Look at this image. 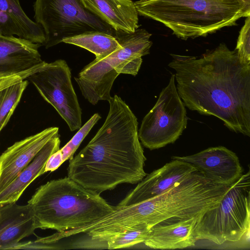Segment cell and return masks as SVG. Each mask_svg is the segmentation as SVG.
Segmentation results:
<instances>
[{"mask_svg":"<svg viewBox=\"0 0 250 250\" xmlns=\"http://www.w3.org/2000/svg\"><path fill=\"white\" fill-rule=\"evenodd\" d=\"M84 7L118 32L138 28L139 14L131 0H80Z\"/></svg>","mask_w":250,"mask_h":250,"instance_id":"cell-16","label":"cell"},{"mask_svg":"<svg viewBox=\"0 0 250 250\" xmlns=\"http://www.w3.org/2000/svg\"><path fill=\"white\" fill-rule=\"evenodd\" d=\"M60 143L58 133L43 146L29 165L0 193V207L16 203L28 186L44 173V168L48 158L60 149Z\"/></svg>","mask_w":250,"mask_h":250,"instance_id":"cell-18","label":"cell"},{"mask_svg":"<svg viewBox=\"0 0 250 250\" xmlns=\"http://www.w3.org/2000/svg\"><path fill=\"white\" fill-rule=\"evenodd\" d=\"M36 229L33 214L28 204L14 203L0 207V250H13Z\"/></svg>","mask_w":250,"mask_h":250,"instance_id":"cell-15","label":"cell"},{"mask_svg":"<svg viewBox=\"0 0 250 250\" xmlns=\"http://www.w3.org/2000/svg\"><path fill=\"white\" fill-rule=\"evenodd\" d=\"M172 74L167 85L160 93L152 108L143 118L138 137L141 144L150 150L174 143L186 128L188 118Z\"/></svg>","mask_w":250,"mask_h":250,"instance_id":"cell-8","label":"cell"},{"mask_svg":"<svg viewBox=\"0 0 250 250\" xmlns=\"http://www.w3.org/2000/svg\"><path fill=\"white\" fill-rule=\"evenodd\" d=\"M235 49L241 63L250 64V16L246 17L240 31Z\"/></svg>","mask_w":250,"mask_h":250,"instance_id":"cell-23","label":"cell"},{"mask_svg":"<svg viewBox=\"0 0 250 250\" xmlns=\"http://www.w3.org/2000/svg\"><path fill=\"white\" fill-rule=\"evenodd\" d=\"M139 15L164 24L183 40L206 36L245 17L237 0H139Z\"/></svg>","mask_w":250,"mask_h":250,"instance_id":"cell-4","label":"cell"},{"mask_svg":"<svg viewBox=\"0 0 250 250\" xmlns=\"http://www.w3.org/2000/svg\"><path fill=\"white\" fill-rule=\"evenodd\" d=\"M150 228L145 223L136 228L110 238L106 241L107 249L126 248L144 243L149 232Z\"/></svg>","mask_w":250,"mask_h":250,"instance_id":"cell-21","label":"cell"},{"mask_svg":"<svg viewBox=\"0 0 250 250\" xmlns=\"http://www.w3.org/2000/svg\"><path fill=\"white\" fill-rule=\"evenodd\" d=\"M41 45L0 34V77L20 76L27 79L45 63L39 51Z\"/></svg>","mask_w":250,"mask_h":250,"instance_id":"cell-11","label":"cell"},{"mask_svg":"<svg viewBox=\"0 0 250 250\" xmlns=\"http://www.w3.org/2000/svg\"><path fill=\"white\" fill-rule=\"evenodd\" d=\"M27 204L36 229L61 232L92 223L115 211L100 193L84 188L68 177L41 186Z\"/></svg>","mask_w":250,"mask_h":250,"instance_id":"cell-3","label":"cell"},{"mask_svg":"<svg viewBox=\"0 0 250 250\" xmlns=\"http://www.w3.org/2000/svg\"><path fill=\"white\" fill-rule=\"evenodd\" d=\"M250 174L249 170L235 181L215 207L197 220L196 240H208L217 245L237 242L250 234Z\"/></svg>","mask_w":250,"mask_h":250,"instance_id":"cell-6","label":"cell"},{"mask_svg":"<svg viewBox=\"0 0 250 250\" xmlns=\"http://www.w3.org/2000/svg\"><path fill=\"white\" fill-rule=\"evenodd\" d=\"M28 83L23 80L0 91V132L13 115Z\"/></svg>","mask_w":250,"mask_h":250,"instance_id":"cell-20","label":"cell"},{"mask_svg":"<svg viewBox=\"0 0 250 250\" xmlns=\"http://www.w3.org/2000/svg\"><path fill=\"white\" fill-rule=\"evenodd\" d=\"M34 19L42 27L46 48L62 42L66 38L92 31L115 36L116 31L90 12L80 0H36Z\"/></svg>","mask_w":250,"mask_h":250,"instance_id":"cell-7","label":"cell"},{"mask_svg":"<svg viewBox=\"0 0 250 250\" xmlns=\"http://www.w3.org/2000/svg\"><path fill=\"white\" fill-rule=\"evenodd\" d=\"M243 10L245 17L250 16V0H237Z\"/></svg>","mask_w":250,"mask_h":250,"instance_id":"cell-26","label":"cell"},{"mask_svg":"<svg viewBox=\"0 0 250 250\" xmlns=\"http://www.w3.org/2000/svg\"><path fill=\"white\" fill-rule=\"evenodd\" d=\"M63 163L62 154L59 149L48 158L44 168V173L55 171Z\"/></svg>","mask_w":250,"mask_h":250,"instance_id":"cell-24","label":"cell"},{"mask_svg":"<svg viewBox=\"0 0 250 250\" xmlns=\"http://www.w3.org/2000/svg\"><path fill=\"white\" fill-rule=\"evenodd\" d=\"M0 34L16 35L43 45L45 42L42 27L27 17L19 0H0Z\"/></svg>","mask_w":250,"mask_h":250,"instance_id":"cell-17","label":"cell"},{"mask_svg":"<svg viewBox=\"0 0 250 250\" xmlns=\"http://www.w3.org/2000/svg\"><path fill=\"white\" fill-rule=\"evenodd\" d=\"M59 133L50 127L15 142L0 155V193L29 165L43 146Z\"/></svg>","mask_w":250,"mask_h":250,"instance_id":"cell-12","label":"cell"},{"mask_svg":"<svg viewBox=\"0 0 250 250\" xmlns=\"http://www.w3.org/2000/svg\"><path fill=\"white\" fill-rule=\"evenodd\" d=\"M197 170L196 167L189 163L172 159L160 168L146 174L118 206L134 204L157 196L177 182Z\"/></svg>","mask_w":250,"mask_h":250,"instance_id":"cell-13","label":"cell"},{"mask_svg":"<svg viewBox=\"0 0 250 250\" xmlns=\"http://www.w3.org/2000/svg\"><path fill=\"white\" fill-rule=\"evenodd\" d=\"M24 80V77L20 76L0 77V91Z\"/></svg>","mask_w":250,"mask_h":250,"instance_id":"cell-25","label":"cell"},{"mask_svg":"<svg viewBox=\"0 0 250 250\" xmlns=\"http://www.w3.org/2000/svg\"><path fill=\"white\" fill-rule=\"evenodd\" d=\"M62 42L83 48L102 60L121 48L116 38L102 31H92L64 39Z\"/></svg>","mask_w":250,"mask_h":250,"instance_id":"cell-19","label":"cell"},{"mask_svg":"<svg viewBox=\"0 0 250 250\" xmlns=\"http://www.w3.org/2000/svg\"><path fill=\"white\" fill-rule=\"evenodd\" d=\"M196 217H172L154 225L144 243L153 249H182L194 246Z\"/></svg>","mask_w":250,"mask_h":250,"instance_id":"cell-14","label":"cell"},{"mask_svg":"<svg viewBox=\"0 0 250 250\" xmlns=\"http://www.w3.org/2000/svg\"><path fill=\"white\" fill-rule=\"evenodd\" d=\"M177 90L185 106L213 116L230 131L250 137V64L223 43L199 58L170 54Z\"/></svg>","mask_w":250,"mask_h":250,"instance_id":"cell-1","label":"cell"},{"mask_svg":"<svg viewBox=\"0 0 250 250\" xmlns=\"http://www.w3.org/2000/svg\"><path fill=\"white\" fill-rule=\"evenodd\" d=\"M101 118V116L98 113L94 114L82 127L81 126L72 139L63 147L60 148L63 163L73 157L74 154L83 140Z\"/></svg>","mask_w":250,"mask_h":250,"instance_id":"cell-22","label":"cell"},{"mask_svg":"<svg viewBox=\"0 0 250 250\" xmlns=\"http://www.w3.org/2000/svg\"><path fill=\"white\" fill-rule=\"evenodd\" d=\"M106 119L88 144L69 160L67 177L100 193L122 184H134L146 175L137 118L117 95L108 101Z\"/></svg>","mask_w":250,"mask_h":250,"instance_id":"cell-2","label":"cell"},{"mask_svg":"<svg viewBox=\"0 0 250 250\" xmlns=\"http://www.w3.org/2000/svg\"><path fill=\"white\" fill-rule=\"evenodd\" d=\"M171 159L190 164L217 184H233L243 172L237 155L223 146L209 147L191 155L173 156Z\"/></svg>","mask_w":250,"mask_h":250,"instance_id":"cell-10","label":"cell"},{"mask_svg":"<svg viewBox=\"0 0 250 250\" xmlns=\"http://www.w3.org/2000/svg\"><path fill=\"white\" fill-rule=\"evenodd\" d=\"M151 34L144 29L132 33L116 31L115 37L121 47L101 60H93L74 77L83 96L95 105L100 101H109L110 91L120 74L135 76L142 63V57L149 54Z\"/></svg>","mask_w":250,"mask_h":250,"instance_id":"cell-5","label":"cell"},{"mask_svg":"<svg viewBox=\"0 0 250 250\" xmlns=\"http://www.w3.org/2000/svg\"><path fill=\"white\" fill-rule=\"evenodd\" d=\"M41 96L50 104L71 131L82 126V109L65 61L57 60L44 64L27 78Z\"/></svg>","mask_w":250,"mask_h":250,"instance_id":"cell-9","label":"cell"}]
</instances>
